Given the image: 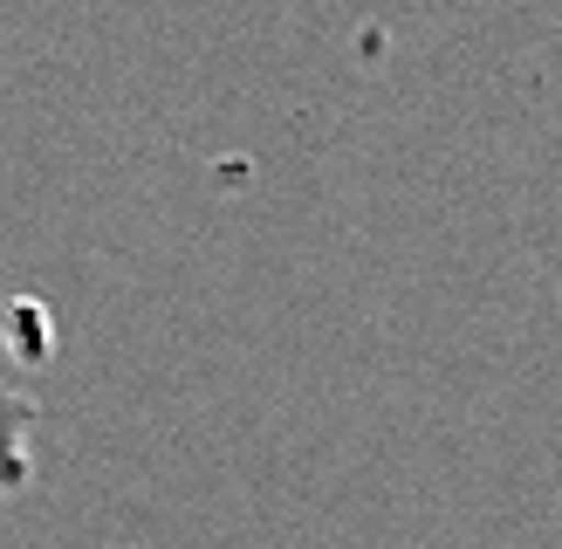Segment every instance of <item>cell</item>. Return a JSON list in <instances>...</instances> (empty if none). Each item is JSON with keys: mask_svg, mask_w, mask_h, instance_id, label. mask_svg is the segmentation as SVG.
Here are the masks:
<instances>
[{"mask_svg": "<svg viewBox=\"0 0 562 549\" xmlns=\"http://www.w3.org/2000/svg\"><path fill=\"white\" fill-rule=\"evenodd\" d=\"M35 426L42 405L14 384H0V502L27 494V481H35Z\"/></svg>", "mask_w": 562, "mask_h": 549, "instance_id": "cell-1", "label": "cell"}]
</instances>
